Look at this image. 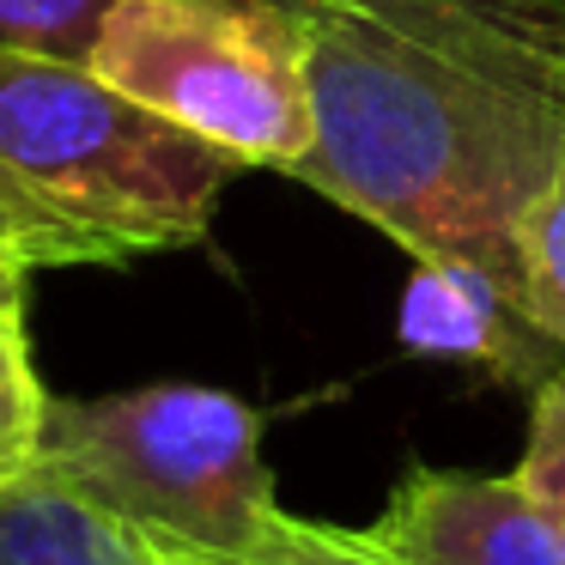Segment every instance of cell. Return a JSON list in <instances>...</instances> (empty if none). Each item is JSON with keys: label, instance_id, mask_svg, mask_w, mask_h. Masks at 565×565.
Listing matches in <instances>:
<instances>
[{"label": "cell", "instance_id": "10", "mask_svg": "<svg viewBox=\"0 0 565 565\" xmlns=\"http://www.w3.org/2000/svg\"><path fill=\"white\" fill-rule=\"evenodd\" d=\"M171 565H402L395 553H383L365 529H341V523H310L292 516L262 541L256 553H189V547H164Z\"/></svg>", "mask_w": 565, "mask_h": 565}, {"label": "cell", "instance_id": "8", "mask_svg": "<svg viewBox=\"0 0 565 565\" xmlns=\"http://www.w3.org/2000/svg\"><path fill=\"white\" fill-rule=\"evenodd\" d=\"M0 565H171L152 535L31 462L0 480Z\"/></svg>", "mask_w": 565, "mask_h": 565}, {"label": "cell", "instance_id": "12", "mask_svg": "<svg viewBox=\"0 0 565 565\" xmlns=\"http://www.w3.org/2000/svg\"><path fill=\"white\" fill-rule=\"evenodd\" d=\"M116 0H0V50L86 62Z\"/></svg>", "mask_w": 565, "mask_h": 565}, {"label": "cell", "instance_id": "5", "mask_svg": "<svg viewBox=\"0 0 565 565\" xmlns=\"http://www.w3.org/2000/svg\"><path fill=\"white\" fill-rule=\"evenodd\" d=\"M365 535L402 565H565V523L516 475L414 462Z\"/></svg>", "mask_w": 565, "mask_h": 565}, {"label": "cell", "instance_id": "6", "mask_svg": "<svg viewBox=\"0 0 565 565\" xmlns=\"http://www.w3.org/2000/svg\"><path fill=\"white\" fill-rule=\"evenodd\" d=\"M395 334L407 353L475 365L523 395H535L547 377L565 371V347L535 322L529 298L511 280L468 268V262H414L402 310H395Z\"/></svg>", "mask_w": 565, "mask_h": 565}, {"label": "cell", "instance_id": "3", "mask_svg": "<svg viewBox=\"0 0 565 565\" xmlns=\"http://www.w3.org/2000/svg\"><path fill=\"white\" fill-rule=\"evenodd\" d=\"M38 468L159 547L256 553L286 523L262 456V414L207 383L50 395Z\"/></svg>", "mask_w": 565, "mask_h": 565}, {"label": "cell", "instance_id": "7", "mask_svg": "<svg viewBox=\"0 0 565 565\" xmlns=\"http://www.w3.org/2000/svg\"><path fill=\"white\" fill-rule=\"evenodd\" d=\"M298 13H359L565 92V0H286Z\"/></svg>", "mask_w": 565, "mask_h": 565}, {"label": "cell", "instance_id": "9", "mask_svg": "<svg viewBox=\"0 0 565 565\" xmlns=\"http://www.w3.org/2000/svg\"><path fill=\"white\" fill-rule=\"evenodd\" d=\"M43 414H50V390L31 359L25 298H0V480L25 475L38 462Z\"/></svg>", "mask_w": 565, "mask_h": 565}, {"label": "cell", "instance_id": "4", "mask_svg": "<svg viewBox=\"0 0 565 565\" xmlns=\"http://www.w3.org/2000/svg\"><path fill=\"white\" fill-rule=\"evenodd\" d=\"M86 67L244 171L305 164V13L286 0H116Z\"/></svg>", "mask_w": 565, "mask_h": 565}, {"label": "cell", "instance_id": "13", "mask_svg": "<svg viewBox=\"0 0 565 565\" xmlns=\"http://www.w3.org/2000/svg\"><path fill=\"white\" fill-rule=\"evenodd\" d=\"M516 475H523L529 492L565 523V371L529 395V438H523Z\"/></svg>", "mask_w": 565, "mask_h": 565}, {"label": "cell", "instance_id": "2", "mask_svg": "<svg viewBox=\"0 0 565 565\" xmlns=\"http://www.w3.org/2000/svg\"><path fill=\"white\" fill-rule=\"evenodd\" d=\"M237 171L86 62L0 50V244L31 274L201 244Z\"/></svg>", "mask_w": 565, "mask_h": 565}, {"label": "cell", "instance_id": "14", "mask_svg": "<svg viewBox=\"0 0 565 565\" xmlns=\"http://www.w3.org/2000/svg\"><path fill=\"white\" fill-rule=\"evenodd\" d=\"M25 280H31V268L0 244V298H25Z\"/></svg>", "mask_w": 565, "mask_h": 565}, {"label": "cell", "instance_id": "1", "mask_svg": "<svg viewBox=\"0 0 565 565\" xmlns=\"http://www.w3.org/2000/svg\"><path fill=\"white\" fill-rule=\"evenodd\" d=\"M310 140L298 183L414 262L523 286L516 232L565 152V92L359 13H305Z\"/></svg>", "mask_w": 565, "mask_h": 565}, {"label": "cell", "instance_id": "11", "mask_svg": "<svg viewBox=\"0 0 565 565\" xmlns=\"http://www.w3.org/2000/svg\"><path fill=\"white\" fill-rule=\"evenodd\" d=\"M516 262H523V286H529L535 322L565 347V152H559V164H553L547 189L535 195V207L523 213Z\"/></svg>", "mask_w": 565, "mask_h": 565}]
</instances>
